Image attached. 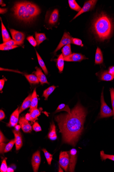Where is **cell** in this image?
<instances>
[{
    "label": "cell",
    "mask_w": 114,
    "mask_h": 172,
    "mask_svg": "<svg viewBox=\"0 0 114 172\" xmlns=\"http://www.w3.org/2000/svg\"><path fill=\"white\" fill-rule=\"evenodd\" d=\"M57 88L56 86H52L47 88L44 91L43 96L45 98V100H47L49 96Z\"/></svg>",
    "instance_id": "83f0119b"
},
{
    "label": "cell",
    "mask_w": 114,
    "mask_h": 172,
    "mask_svg": "<svg viewBox=\"0 0 114 172\" xmlns=\"http://www.w3.org/2000/svg\"><path fill=\"white\" fill-rule=\"evenodd\" d=\"M113 28L112 21L103 13L97 16L93 23V31L98 38L101 41L109 38L112 33Z\"/></svg>",
    "instance_id": "3957f363"
},
{
    "label": "cell",
    "mask_w": 114,
    "mask_h": 172,
    "mask_svg": "<svg viewBox=\"0 0 114 172\" xmlns=\"http://www.w3.org/2000/svg\"><path fill=\"white\" fill-rule=\"evenodd\" d=\"M65 111L69 114H70L71 113V110L70 109L68 106L66 105V104H60V105L58 106L55 112H60V111Z\"/></svg>",
    "instance_id": "4dcf8cb0"
},
{
    "label": "cell",
    "mask_w": 114,
    "mask_h": 172,
    "mask_svg": "<svg viewBox=\"0 0 114 172\" xmlns=\"http://www.w3.org/2000/svg\"><path fill=\"white\" fill-rule=\"evenodd\" d=\"M35 69L36 71L34 72V73L37 76V78H38L41 84V85H43L44 83H47L48 84H49V83L48 82L46 76L44 75L41 69L37 67H36Z\"/></svg>",
    "instance_id": "9a60e30c"
},
{
    "label": "cell",
    "mask_w": 114,
    "mask_h": 172,
    "mask_svg": "<svg viewBox=\"0 0 114 172\" xmlns=\"http://www.w3.org/2000/svg\"><path fill=\"white\" fill-rule=\"evenodd\" d=\"M18 47V46H9L4 45H0V50L2 51H7L13 49Z\"/></svg>",
    "instance_id": "e575fe53"
},
{
    "label": "cell",
    "mask_w": 114,
    "mask_h": 172,
    "mask_svg": "<svg viewBox=\"0 0 114 172\" xmlns=\"http://www.w3.org/2000/svg\"><path fill=\"white\" fill-rule=\"evenodd\" d=\"M18 108L14 111L11 115L10 120V121L7 124V126L9 127H15L17 125L18 121V118H19V110Z\"/></svg>",
    "instance_id": "4fadbf2b"
},
{
    "label": "cell",
    "mask_w": 114,
    "mask_h": 172,
    "mask_svg": "<svg viewBox=\"0 0 114 172\" xmlns=\"http://www.w3.org/2000/svg\"><path fill=\"white\" fill-rule=\"evenodd\" d=\"M38 104V99L37 97L36 88L34 89L32 95L31 104L29 110V112L37 108Z\"/></svg>",
    "instance_id": "ac0fdd59"
},
{
    "label": "cell",
    "mask_w": 114,
    "mask_h": 172,
    "mask_svg": "<svg viewBox=\"0 0 114 172\" xmlns=\"http://www.w3.org/2000/svg\"><path fill=\"white\" fill-rule=\"evenodd\" d=\"M41 161L40 152L39 150H37L32 155V165L34 172H38Z\"/></svg>",
    "instance_id": "9c48e42d"
},
{
    "label": "cell",
    "mask_w": 114,
    "mask_h": 172,
    "mask_svg": "<svg viewBox=\"0 0 114 172\" xmlns=\"http://www.w3.org/2000/svg\"><path fill=\"white\" fill-rule=\"evenodd\" d=\"M12 10L17 19L26 23L32 22L41 13L38 6L29 1L17 2Z\"/></svg>",
    "instance_id": "7a4b0ae2"
},
{
    "label": "cell",
    "mask_w": 114,
    "mask_h": 172,
    "mask_svg": "<svg viewBox=\"0 0 114 172\" xmlns=\"http://www.w3.org/2000/svg\"><path fill=\"white\" fill-rule=\"evenodd\" d=\"M48 138L51 140L55 141L57 138V136L56 131V127L54 122L51 125L49 132L48 135Z\"/></svg>",
    "instance_id": "d6986e66"
},
{
    "label": "cell",
    "mask_w": 114,
    "mask_h": 172,
    "mask_svg": "<svg viewBox=\"0 0 114 172\" xmlns=\"http://www.w3.org/2000/svg\"><path fill=\"white\" fill-rule=\"evenodd\" d=\"M108 71L114 77V66H111L109 67Z\"/></svg>",
    "instance_id": "f6af8a7d"
},
{
    "label": "cell",
    "mask_w": 114,
    "mask_h": 172,
    "mask_svg": "<svg viewBox=\"0 0 114 172\" xmlns=\"http://www.w3.org/2000/svg\"><path fill=\"white\" fill-rule=\"evenodd\" d=\"M1 22L2 36V37H3V43H4L11 40V39L7 30L5 26H4L1 18Z\"/></svg>",
    "instance_id": "ffe728a7"
},
{
    "label": "cell",
    "mask_w": 114,
    "mask_h": 172,
    "mask_svg": "<svg viewBox=\"0 0 114 172\" xmlns=\"http://www.w3.org/2000/svg\"><path fill=\"white\" fill-rule=\"evenodd\" d=\"M15 130L16 131H19L20 129L21 128V127L20 125H16L15 127Z\"/></svg>",
    "instance_id": "c3c4849f"
},
{
    "label": "cell",
    "mask_w": 114,
    "mask_h": 172,
    "mask_svg": "<svg viewBox=\"0 0 114 172\" xmlns=\"http://www.w3.org/2000/svg\"><path fill=\"white\" fill-rule=\"evenodd\" d=\"M103 53L100 48L98 47L95 55V63L96 64H100L103 63Z\"/></svg>",
    "instance_id": "44dd1931"
},
{
    "label": "cell",
    "mask_w": 114,
    "mask_h": 172,
    "mask_svg": "<svg viewBox=\"0 0 114 172\" xmlns=\"http://www.w3.org/2000/svg\"><path fill=\"white\" fill-rule=\"evenodd\" d=\"M59 17V11L55 9L51 13L48 19L49 24L51 25H55L57 22Z\"/></svg>",
    "instance_id": "2e32d148"
},
{
    "label": "cell",
    "mask_w": 114,
    "mask_h": 172,
    "mask_svg": "<svg viewBox=\"0 0 114 172\" xmlns=\"http://www.w3.org/2000/svg\"><path fill=\"white\" fill-rule=\"evenodd\" d=\"M62 54L64 58L72 54L71 44L64 46L62 49Z\"/></svg>",
    "instance_id": "484cf974"
},
{
    "label": "cell",
    "mask_w": 114,
    "mask_h": 172,
    "mask_svg": "<svg viewBox=\"0 0 114 172\" xmlns=\"http://www.w3.org/2000/svg\"><path fill=\"white\" fill-rule=\"evenodd\" d=\"M36 53L37 59H38V63L39 65H40L42 69H43L44 72L45 73L46 75H47L48 74V71L45 66V63H44L43 60L42 59L41 57L40 56V55H39L38 52H37V51H36Z\"/></svg>",
    "instance_id": "d4e9b609"
},
{
    "label": "cell",
    "mask_w": 114,
    "mask_h": 172,
    "mask_svg": "<svg viewBox=\"0 0 114 172\" xmlns=\"http://www.w3.org/2000/svg\"><path fill=\"white\" fill-rule=\"evenodd\" d=\"M72 43L78 46H83L82 41L80 39L77 38H72Z\"/></svg>",
    "instance_id": "ab89813d"
},
{
    "label": "cell",
    "mask_w": 114,
    "mask_h": 172,
    "mask_svg": "<svg viewBox=\"0 0 114 172\" xmlns=\"http://www.w3.org/2000/svg\"><path fill=\"white\" fill-rule=\"evenodd\" d=\"M15 144V139H13L7 144L4 148V153H7L11 150L14 145Z\"/></svg>",
    "instance_id": "d6a6232c"
},
{
    "label": "cell",
    "mask_w": 114,
    "mask_h": 172,
    "mask_svg": "<svg viewBox=\"0 0 114 172\" xmlns=\"http://www.w3.org/2000/svg\"><path fill=\"white\" fill-rule=\"evenodd\" d=\"M32 95H29L23 101L21 106L19 109V113L20 114L26 109L30 108L31 104Z\"/></svg>",
    "instance_id": "e0dca14e"
},
{
    "label": "cell",
    "mask_w": 114,
    "mask_h": 172,
    "mask_svg": "<svg viewBox=\"0 0 114 172\" xmlns=\"http://www.w3.org/2000/svg\"><path fill=\"white\" fill-rule=\"evenodd\" d=\"M87 59L85 56L79 53H74L68 57L64 58L65 61L67 62H80Z\"/></svg>",
    "instance_id": "7c38bea8"
},
{
    "label": "cell",
    "mask_w": 114,
    "mask_h": 172,
    "mask_svg": "<svg viewBox=\"0 0 114 172\" xmlns=\"http://www.w3.org/2000/svg\"><path fill=\"white\" fill-rule=\"evenodd\" d=\"M97 1L95 0H90V1H86L84 4L83 7L81 8V10L75 16L73 19H75L82 13L92 10L96 5Z\"/></svg>",
    "instance_id": "52a82bcc"
},
{
    "label": "cell",
    "mask_w": 114,
    "mask_h": 172,
    "mask_svg": "<svg viewBox=\"0 0 114 172\" xmlns=\"http://www.w3.org/2000/svg\"><path fill=\"white\" fill-rule=\"evenodd\" d=\"M100 156L102 161H104L108 159L114 161V155L105 154L104 150H102L100 152Z\"/></svg>",
    "instance_id": "1f68e13d"
},
{
    "label": "cell",
    "mask_w": 114,
    "mask_h": 172,
    "mask_svg": "<svg viewBox=\"0 0 114 172\" xmlns=\"http://www.w3.org/2000/svg\"><path fill=\"white\" fill-rule=\"evenodd\" d=\"M114 78V77L107 71H104L101 77V80L103 81H110L113 80Z\"/></svg>",
    "instance_id": "4316f807"
},
{
    "label": "cell",
    "mask_w": 114,
    "mask_h": 172,
    "mask_svg": "<svg viewBox=\"0 0 114 172\" xmlns=\"http://www.w3.org/2000/svg\"><path fill=\"white\" fill-rule=\"evenodd\" d=\"M35 39L37 42V45L39 46L43 41L46 40V38L45 34L43 33H38L35 32Z\"/></svg>",
    "instance_id": "cb8c5ba5"
},
{
    "label": "cell",
    "mask_w": 114,
    "mask_h": 172,
    "mask_svg": "<svg viewBox=\"0 0 114 172\" xmlns=\"http://www.w3.org/2000/svg\"><path fill=\"white\" fill-rule=\"evenodd\" d=\"M112 105L113 118H114V89L110 88V90Z\"/></svg>",
    "instance_id": "74e56055"
},
{
    "label": "cell",
    "mask_w": 114,
    "mask_h": 172,
    "mask_svg": "<svg viewBox=\"0 0 114 172\" xmlns=\"http://www.w3.org/2000/svg\"><path fill=\"white\" fill-rule=\"evenodd\" d=\"M68 1L70 7L71 9L78 12L81 10V7L78 5L75 0H69Z\"/></svg>",
    "instance_id": "f1b7e54d"
},
{
    "label": "cell",
    "mask_w": 114,
    "mask_h": 172,
    "mask_svg": "<svg viewBox=\"0 0 114 172\" xmlns=\"http://www.w3.org/2000/svg\"><path fill=\"white\" fill-rule=\"evenodd\" d=\"M42 150L44 153L46 160L49 165H50L52 160L53 155L50 154L45 149H43Z\"/></svg>",
    "instance_id": "836d02e7"
},
{
    "label": "cell",
    "mask_w": 114,
    "mask_h": 172,
    "mask_svg": "<svg viewBox=\"0 0 114 172\" xmlns=\"http://www.w3.org/2000/svg\"><path fill=\"white\" fill-rule=\"evenodd\" d=\"M13 132L15 137L16 150H19L23 145L21 134L19 131H16L15 130H13Z\"/></svg>",
    "instance_id": "5bb4252c"
},
{
    "label": "cell",
    "mask_w": 114,
    "mask_h": 172,
    "mask_svg": "<svg viewBox=\"0 0 114 172\" xmlns=\"http://www.w3.org/2000/svg\"><path fill=\"white\" fill-rule=\"evenodd\" d=\"M5 82V79H1V80H0V90H1V91L3 89Z\"/></svg>",
    "instance_id": "7bdbcfd3"
},
{
    "label": "cell",
    "mask_w": 114,
    "mask_h": 172,
    "mask_svg": "<svg viewBox=\"0 0 114 172\" xmlns=\"http://www.w3.org/2000/svg\"><path fill=\"white\" fill-rule=\"evenodd\" d=\"M101 112L100 113V118H104L110 117L113 115V110L107 105L104 101V93L102 91L101 96Z\"/></svg>",
    "instance_id": "277c9868"
},
{
    "label": "cell",
    "mask_w": 114,
    "mask_h": 172,
    "mask_svg": "<svg viewBox=\"0 0 114 172\" xmlns=\"http://www.w3.org/2000/svg\"><path fill=\"white\" fill-rule=\"evenodd\" d=\"M1 45L9 46H18V45H19L18 43L13 39H11L6 42L1 44Z\"/></svg>",
    "instance_id": "f35d334b"
},
{
    "label": "cell",
    "mask_w": 114,
    "mask_h": 172,
    "mask_svg": "<svg viewBox=\"0 0 114 172\" xmlns=\"http://www.w3.org/2000/svg\"><path fill=\"white\" fill-rule=\"evenodd\" d=\"M7 166L6 162V159H4L2 162L0 171L1 172H6L7 171Z\"/></svg>",
    "instance_id": "d590c367"
},
{
    "label": "cell",
    "mask_w": 114,
    "mask_h": 172,
    "mask_svg": "<svg viewBox=\"0 0 114 172\" xmlns=\"http://www.w3.org/2000/svg\"><path fill=\"white\" fill-rule=\"evenodd\" d=\"M87 112L78 103L70 114H62L55 117L62 134L63 142L75 146L84 129Z\"/></svg>",
    "instance_id": "6da1fadb"
},
{
    "label": "cell",
    "mask_w": 114,
    "mask_h": 172,
    "mask_svg": "<svg viewBox=\"0 0 114 172\" xmlns=\"http://www.w3.org/2000/svg\"><path fill=\"white\" fill-rule=\"evenodd\" d=\"M5 117V115L3 110H0V120L1 121L4 119Z\"/></svg>",
    "instance_id": "ee69618b"
},
{
    "label": "cell",
    "mask_w": 114,
    "mask_h": 172,
    "mask_svg": "<svg viewBox=\"0 0 114 172\" xmlns=\"http://www.w3.org/2000/svg\"><path fill=\"white\" fill-rule=\"evenodd\" d=\"M10 31L13 40L17 42L19 45L24 43L25 37L24 33L13 29H10Z\"/></svg>",
    "instance_id": "ba28073f"
},
{
    "label": "cell",
    "mask_w": 114,
    "mask_h": 172,
    "mask_svg": "<svg viewBox=\"0 0 114 172\" xmlns=\"http://www.w3.org/2000/svg\"><path fill=\"white\" fill-rule=\"evenodd\" d=\"M64 61V57L63 56V54H60L58 57L57 62V66L60 73H62L63 70Z\"/></svg>",
    "instance_id": "7402d4cb"
},
{
    "label": "cell",
    "mask_w": 114,
    "mask_h": 172,
    "mask_svg": "<svg viewBox=\"0 0 114 172\" xmlns=\"http://www.w3.org/2000/svg\"><path fill=\"white\" fill-rule=\"evenodd\" d=\"M59 172H63L62 168H60V166H59Z\"/></svg>",
    "instance_id": "f907efd6"
},
{
    "label": "cell",
    "mask_w": 114,
    "mask_h": 172,
    "mask_svg": "<svg viewBox=\"0 0 114 172\" xmlns=\"http://www.w3.org/2000/svg\"><path fill=\"white\" fill-rule=\"evenodd\" d=\"M7 11V9H2L1 8V9H0V13L1 14H4L6 13Z\"/></svg>",
    "instance_id": "7dc6e473"
},
{
    "label": "cell",
    "mask_w": 114,
    "mask_h": 172,
    "mask_svg": "<svg viewBox=\"0 0 114 172\" xmlns=\"http://www.w3.org/2000/svg\"><path fill=\"white\" fill-rule=\"evenodd\" d=\"M25 76L29 82L31 84H38L40 82L36 75L30 74V75H26Z\"/></svg>",
    "instance_id": "603a6c76"
},
{
    "label": "cell",
    "mask_w": 114,
    "mask_h": 172,
    "mask_svg": "<svg viewBox=\"0 0 114 172\" xmlns=\"http://www.w3.org/2000/svg\"><path fill=\"white\" fill-rule=\"evenodd\" d=\"M32 129L34 131L37 132L42 131L41 127L37 122H34V124L32 125Z\"/></svg>",
    "instance_id": "60d3db41"
},
{
    "label": "cell",
    "mask_w": 114,
    "mask_h": 172,
    "mask_svg": "<svg viewBox=\"0 0 114 172\" xmlns=\"http://www.w3.org/2000/svg\"><path fill=\"white\" fill-rule=\"evenodd\" d=\"M27 40L29 41V42L31 45L33 46L34 47H35L37 45V42L36 39H35L33 36H31L28 37L27 38Z\"/></svg>",
    "instance_id": "8d00e7d4"
},
{
    "label": "cell",
    "mask_w": 114,
    "mask_h": 172,
    "mask_svg": "<svg viewBox=\"0 0 114 172\" xmlns=\"http://www.w3.org/2000/svg\"><path fill=\"white\" fill-rule=\"evenodd\" d=\"M72 38H72L71 36L68 33H67V32H65L61 41H60L59 45H58L54 53H55L57 52L58 50L60 49L63 46L72 43Z\"/></svg>",
    "instance_id": "30bf717a"
},
{
    "label": "cell",
    "mask_w": 114,
    "mask_h": 172,
    "mask_svg": "<svg viewBox=\"0 0 114 172\" xmlns=\"http://www.w3.org/2000/svg\"><path fill=\"white\" fill-rule=\"evenodd\" d=\"M7 172H14V170L13 169L10 168H8L7 171Z\"/></svg>",
    "instance_id": "681fc988"
},
{
    "label": "cell",
    "mask_w": 114,
    "mask_h": 172,
    "mask_svg": "<svg viewBox=\"0 0 114 172\" xmlns=\"http://www.w3.org/2000/svg\"><path fill=\"white\" fill-rule=\"evenodd\" d=\"M69 155L68 152H61L59 156V164L60 167L67 171L69 165Z\"/></svg>",
    "instance_id": "8992f818"
},
{
    "label": "cell",
    "mask_w": 114,
    "mask_h": 172,
    "mask_svg": "<svg viewBox=\"0 0 114 172\" xmlns=\"http://www.w3.org/2000/svg\"><path fill=\"white\" fill-rule=\"evenodd\" d=\"M25 118L28 121H32L31 116L30 113H28L26 114V115H25Z\"/></svg>",
    "instance_id": "bcb514c9"
},
{
    "label": "cell",
    "mask_w": 114,
    "mask_h": 172,
    "mask_svg": "<svg viewBox=\"0 0 114 172\" xmlns=\"http://www.w3.org/2000/svg\"><path fill=\"white\" fill-rule=\"evenodd\" d=\"M0 133V143L6 142V140L3 133L1 131Z\"/></svg>",
    "instance_id": "b9f144b4"
},
{
    "label": "cell",
    "mask_w": 114,
    "mask_h": 172,
    "mask_svg": "<svg viewBox=\"0 0 114 172\" xmlns=\"http://www.w3.org/2000/svg\"><path fill=\"white\" fill-rule=\"evenodd\" d=\"M25 117H21L18 123L23 132L25 133H30L32 131V127Z\"/></svg>",
    "instance_id": "8fae6325"
},
{
    "label": "cell",
    "mask_w": 114,
    "mask_h": 172,
    "mask_svg": "<svg viewBox=\"0 0 114 172\" xmlns=\"http://www.w3.org/2000/svg\"><path fill=\"white\" fill-rule=\"evenodd\" d=\"M29 113L31 116L32 121L33 122H35L37 118L40 115V111L37 108L32 110Z\"/></svg>",
    "instance_id": "f546056e"
},
{
    "label": "cell",
    "mask_w": 114,
    "mask_h": 172,
    "mask_svg": "<svg viewBox=\"0 0 114 172\" xmlns=\"http://www.w3.org/2000/svg\"><path fill=\"white\" fill-rule=\"evenodd\" d=\"M69 155V172H74L77 159V151L75 148L72 149L68 152Z\"/></svg>",
    "instance_id": "5b68a950"
}]
</instances>
